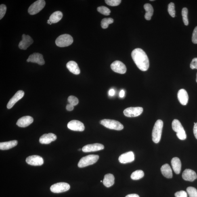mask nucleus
I'll return each mask as SVG.
<instances>
[{"instance_id": "2", "label": "nucleus", "mask_w": 197, "mask_h": 197, "mask_svg": "<svg viewBox=\"0 0 197 197\" xmlns=\"http://www.w3.org/2000/svg\"><path fill=\"white\" fill-rule=\"evenodd\" d=\"M163 127V122L162 120L158 119L157 120L153 128L152 133V140L155 143L159 142Z\"/></svg>"}, {"instance_id": "5", "label": "nucleus", "mask_w": 197, "mask_h": 197, "mask_svg": "<svg viewBox=\"0 0 197 197\" xmlns=\"http://www.w3.org/2000/svg\"><path fill=\"white\" fill-rule=\"evenodd\" d=\"M73 42V39L71 36L68 34H64L57 38L55 43L58 47H65L71 45Z\"/></svg>"}, {"instance_id": "27", "label": "nucleus", "mask_w": 197, "mask_h": 197, "mask_svg": "<svg viewBox=\"0 0 197 197\" xmlns=\"http://www.w3.org/2000/svg\"><path fill=\"white\" fill-rule=\"evenodd\" d=\"M63 16V13L60 11H55L49 17L50 22L51 24L56 23L60 21Z\"/></svg>"}, {"instance_id": "26", "label": "nucleus", "mask_w": 197, "mask_h": 197, "mask_svg": "<svg viewBox=\"0 0 197 197\" xmlns=\"http://www.w3.org/2000/svg\"><path fill=\"white\" fill-rule=\"evenodd\" d=\"M115 177L112 174H108L104 176L103 183L105 186L110 187L113 185L114 183Z\"/></svg>"}, {"instance_id": "14", "label": "nucleus", "mask_w": 197, "mask_h": 197, "mask_svg": "<svg viewBox=\"0 0 197 197\" xmlns=\"http://www.w3.org/2000/svg\"><path fill=\"white\" fill-rule=\"evenodd\" d=\"M27 61L28 62L37 63L41 66L44 64L45 63L43 55L37 53H34L30 55Z\"/></svg>"}, {"instance_id": "31", "label": "nucleus", "mask_w": 197, "mask_h": 197, "mask_svg": "<svg viewBox=\"0 0 197 197\" xmlns=\"http://www.w3.org/2000/svg\"><path fill=\"white\" fill-rule=\"evenodd\" d=\"M188 10L186 7H184L182 10L181 14L183 20L185 25H188L189 21L188 18Z\"/></svg>"}, {"instance_id": "17", "label": "nucleus", "mask_w": 197, "mask_h": 197, "mask_svg": "<svg viewBox=\"0 0 197 197\" xmlns=\"http://www.w3.org/2000/svg\"><path fill=\"white\" fill-rule=\"evenodd\" d=\"M24 95V92L22 90L17 91L14 96L9 100L7 104V108L10 109L18 101L21 99Z\"/></svg>"}, {"instance_id": "45", "label": "nucleus", "mask_w": 197, "mask_h": 197, "mask_svg": "<svg viewBox=\"0 0 197 197\" xmlns=\"http://www.w3.org/2000/svg\"><path fill=\"white\" fill-rule=\"evenodd\" d=\"M125 197H139L138 195L136 194H131L127 195Z\"/></svg>"}, {"instance_id": "33", "label": "nucleus", "mask_w": 197, "mask_h": 197, "mask_svg": "<svg viewBox=\"0 0 197 197\" xmlns=\"http://www.w3.org/2000/svg\"><path fill=\"white\" fill-rule=\"evenodd\" d=\"M187 191L189 197H197V190L194 187H188L187 189Z\"/></svg>"}, {"instance_id": "48", "label": "nucleus", "mask_w": 197, "mask_h": 197, "mask_svg": "<svg viewBox=\"0 0 197 197\" xmlns=\"http://www.w3.org/2000/svg\"><path fill=\"white\" fill-rule=\"evenodd\" d=\"M154 1V0H151V1Z\"/></svg>"}, {"instance_id": "32", "label": "nucleus", "mask_w": 197, "mask_h": 197, "mask_svg": "<svg viewBox=\"0 0 197 197\" xmlns=\"http://www.w3.org/2000/svg\"><path fill=\"white\" fill-rule=\"evenodd\" d=\"M97 10L99 12L105 16H108L110 14L111 11L109 9L105 6H102L98 7Z\"/></svg>"}, {"instance_id": "21", "label": "nucleus", "mask_w": 197, "mask_h": 197, "mask_svg": "<svg viewBox=\"0 0 197 197\" xmlns=\"http://www.w3.org/2000/svg\"><path fill=\"white\" fill-rule=\"evenodd\" d=\"M177 97L182 105L185 106L187 104L188 101V95L185 89H181L179 90L177 93Z\"/></svg>"}, {"instance_id": "9", "label": "nucleus", "mask_w": 197, "mask_h": 197, "mask_svg": "<svg viewBox=\"0 0 197 197\" xmlns=\"http://www.w3.org/2000/svg\"><path fill=\"white\" fill-rule=\"evenodd\" d=\"M70 188V185L68 184L61 182L51 185L50 190L53 193H60L66 192L69 190Z\"/></svg>"}, {"instance_id": "23", "label": "nucleus", "mask_w": 197, "mask_h": 197, "mask_svg": "<svg viewBox=\"0 0 197 197\" xmlns=\"http://www.w3.org/2000/svg\"><path fill=\"white\" fill-rule=\"evenodd\" d=\"M171 162L174 172L176 174H179L180 173L181 164L180 159L177 157H174L172 159Z\"/></svg>"}, {"instance_id": "22", "label": "nucleus", "mask_w": 197, "mask_h": 197, "mask_svg": "<svg viewBox=\"0 0 197 197\" xmlns=\"http://www.w3.org/2000/svg\"><path fill=\"white\" fill-rule=\"evenodd\" d=\"M66 67L70 72L74 74L77 75L80 74V68L78 66L77 63L74 61H70L67 63Z\"/></svg>"}, {"instance_id": "7", "label": "nucleus", "mask_w": 197, "mask_h": 197, "mask_svg": "<svg viewBox=\"0 0 197 197\" xmlns=\"http://www.w3.org/2000/svg\"><path fill=\"white\" fill-rule=\"evenodd\" d=\"M45 4V1L44 0H38L34 2L28 8V13L31 15L37 14L44 7Z\"/></svg>"}, {"instance_id": "35", "label": "nucleus", "mask_w": 197, "mask_h": 197, "mask_svg": "<svg viewBox=\"0 0 197 197\" xmlns=\"http://www.w3.org/2000/svg\"><path fill=\"white\" fill-rule=\"evenodd\" d=\"M68 102L70 104L73 105V106H76L79 103L78 99L75 97L74 96H70L68 97Z\"/></svg>"}, {"instance_id": "3", "label": "nucleus", "mask_w": 197, "mask_h": 197, "mask_svg": "<svg viewBox=\"0 0 197 197\" xmlns=\"http://www.w3.org/2000/svg\"><path fill=\"white\" fill-rule=\"evenodd\" d=\"M172 127L176 132L177 136L180 140H184L187 138V135L184 129L180 122L177 119H174L172 122Z\"/></svg>"}, {"instance_id": "44", "label": "nucleus", "mask_w": 197, "mask_h": 197, "mask_svg": "<svg viewBox=\"0 0 197 197\" xmlns=\"http://www.w3.org/2000/svg\"><path fill=\"white\" fill-rule=\"evenodd\" d=\"M125 91H124L123 90H122L120 91L119 93V97H122H122H123L124 96H125Z\"/></svg>"}, {"instance_id": "11", "label": "nucleus", "mask_w": 197, "mask_h": 197, "mask_svg": "<svg viewBox=\"0 0 197 197\" xmlns=\"http://www.w3.org/2000/svg\"><path fill=\"white\" fill-rule=\"evenodd\" d=\"M69 129L73 131H83L85 129V126L81 122L77 120H72L68 124Z\"/></svg>"}, {"instance_id": "30", "label": "nucleus", "mask_w": 197, "mask_h": 197, "mask_svg": "<svg viewBox=\"0 0 197 197\" xmlns=\"http://www.w3.org/2000/svg\"><path fill=\"white\" fill-rule=\"evenodd\" d=\"M114 20L112 18H105L101 21V26L103 28L105 29L108 28L109 25L113 23Z\"/></svg>"}, {"instance_id": "15", "label": "nucleus", "mask_w": 197, "mask_h": 197, "mask_svg": "<svg viewBox=\"0 0 197 197\" xmlns=\"http://www.w3.org/2000/svg\"><path fill=\"white\" fill-rule=\"evenodd\" d=\"M134 159V153L132 151H130L121 154L119 158V161L120 163L126 164L133 162Z\"/></svg>"}, {"instance_id": "28", "label": "nucleus", "mask_w": 197, "mask_h": 197, "mask_svg": "<svg viewBox=\"0 0 197 197\" xmlns=\"http://www.w3.org/2000/svg\"><path fill=\"white\" fill-rule=\"evenodd\" d=\"M144 8L146 11L145 18L147 20H150L153 14L154 9L150 4L146 3L144 5Z\"/></svg>"}, {"instance_id": "24", "label": "nucleus", "mask_w": 197, "mask_h": 197, "mask_svg": "<svg viewBox=\"0 0 197 197\" xmlns=\"http://www.w3.org/2000/svg\"><path fill=\"white\" fill-rule=\"evenodd\" d=\"M161 171L162 175L167 178L171 179L172 177V171L169 164H166L162 165L161 168Z\"/></svg>"}, {"instance_id": "49", "label": "nucleus", "mask_w": 197, "mask_h": 197, "mask_svg": "<svg viewBox=\"0 0 197 197\" xmlns=\"http://www.w3.org/2000/svg\"><path fill=\"white\" fill-rule=\"evenodd\" d=\"M81 150V149H79V150Z\"/></svg>"}, {"instance_id": "10", "label": "nucleus", "mask_w": 197, "mask_h": 197, "mask_svg": "<svg viewBox=\"0 0 197 197\" xmlns=\"http://www.w3.org/2000/svg\"><path fill=\"white\" fill-rule=\"evenodd\" d=\"M111 68L114 72L120 74H125L127 70L125 65L119 61H116L112 63Z\"/></svg>"}, {"instance_id": "34", "label": "nucleus", "mask_w": 197, "mask_h": 197, "mask_svg": "<svg viewBox=\"0 0 197 197\" xmlns=\"http://www.w3.org/2000/svg\"><path fill=\"white\" fill-rule=\"evenodd\" d=\"M168 11L170 16L172 17H175V6L174 3L172 2L170 3L168 6Z\"/></svg>"}, {"instance_id": "37", "label": "nucleus", "mask_w": 197, "mask_h": 197, "mask_svg": "<svg viewBox=\"0 0 197 197\" xmlns=\"http://www.w3.org/2000/svg\"><path fill=\"white\" fill-rule=\"evenodd\" d=\"M7 7L5 5L2 4L0 6V20L3 18L6 13Z\"/></svg>"}, {"instance_id": "16", "label": "nucleus", "mask_w": 197, "mask_h": 197, "mask_svg": "<svg viewBox=\"0 0 197 197\" xmlns=\"http://www.w3.org/2000/svg\"><path fill=\"white\" fill-rule=\"evenodd\" d=\"M104 149V145L100 143H96L85 145L82 148V150L84 152H96L102 150Z\"/></svg>"}, {"instance_id": "43", "label": "nucleus", "mask_w": 197, "mask_h": 197, "mask_svg": "<svg viewBox=\"0 0 197 197\" xmlns=\"http://www.w3.org/2000/svg\"><path fill=\"white\" fill-rule=\"evenodd\" d=\"M108 93L109 95L110 96H114L115 94V91L114 89H111L110 90V91H109Z\"/></svg>"}, {"instance_id": "13", "label": "nucleus", "mask_w": 197, "mask_h": 197, "mask_svg": "<svg viewBox=\"0 0 197 197\" xmlns=\"http://www.w3.org/2000/svg\"><path fill=\"white\" fill-rule=\"evenodd\" d=\"M33 43V40L29 36L23 34L22 40L19 43V48L22 50H26Z\"/></svg>"}, {"instance_id": "47", "label": "nucleus", "mask_w": 197, "mask_h": 197, "mask_svg": "<svg viewBox=\"0 0 197 197\" xmlns=\"http://www.w3.org/2000/svg\"><path fill=\"white\" fill-rule=\"evenodd\" d=\"M196 82H197V74H196Z\"/></svg>"}, {"instance_id": "25", "label": "nucleus", "mask_w": 197, "mask_h": 197, "mask_svg": "<svg viewBox=\"0 0 197 197\" xmlns=\"http://www.w3.org/2000/svg\"><path fill=\"white\" fill-rule=\"evenodd\" d=\"M18 141L13 140L0 143V150H9L17 146Z\"/></svg>"}, {"instance_id": "40", "label": "nucleus", "mask_w": 197, "mask_h": 197, "mask_svg": "<svg viewBox=\"0 0 197 197\" xmlns=\"http://www.w3.org/2000/svg\"><path fill=\"white\" fill-rule=\"evenodd\" d=\"M190 68L192 70L196 69H197V58L193 59L190 64Z\"/></svg>"}, {"instance_id": "18", "label": "nucleus", "mask_w": 197, "mask_h": 197, "mask_svg": "<svg viewBox=\"0 0 197 197\" xmlns=\"http://www.w3.org/2000/svg\"><path fill=\"white\" fill-rule=\"evenodd\" d=\"M56 135L52 133L45 134L40 137L39 142L42 144H48L56 140Z\"/></svg>"}, {"instance_id": "8", "label": "nucleus", "mask_w": 197, "mask_h": 197, "mask_svg": "<svg viewBox=\"0 0 197 197\" xmlns=\"http://www.w3.org/2000/svg\"><path fill=\"white\" fill-rule=\"evenodd\" d=\"M143 109L141 107H130L124 110V115L128 117H135L142 113Z\"/></svg>"}, {"instance_id": "4", "label": "nucleus", "mask_w": 197, "mask_h": 197, "mask_svg": "<svg viewBox=\"0 0 197 197\" xmlns=\"http://www.w3.org/2000/svg\"><path fill=\"white\" fill-rule=\"evenodd\" d=\"M99 156L97 155L91 154L82 157L78 164V167L82 168L93 165L98 160Z\"/></svg>"}, {"instance_id": "41", "label": "nucleus", "mask_w": 197, "mask_h": 197, "mask_svg": "<svg viewBox=\"0 0 197 197\" xmlns=\"http://www.w3.org/2000/svg\"><path fill=\"white\" fill-rule=\"evenodd\" d=\"M193 131H194L195 137L197 139V123L195 124L194 129H193Z\"/></svg>"}, {"instance_id": "1", "label": "nucleus", "mask_w": 197, "mask_h": 197, "mask_svg": "<svg viewBox=\"0 0 197 197\" xmlns=\"http://www.w3.org/2000/svg\"><path fill=\"white\" fill-rule=\"evenodd\" d=\"M131 57L139 70L143 71L148 70L150 62L148 56L142 49L136 48L131 53Z\"/></svg>"}, {"instance_id": "42", "label": "nucleus", "mask_w": 197, "mask_h": 197, "mask_svg": "<svg viewBox=\"0 0 197 197\" xmlns=\"http://www.w3.org/2000/svg\"><path fill=\"white\" fill-rule=\"evenodd\" d=\"M66 110L68 111H71L74 109V106L70 104H68L66 106Z\"/></svg>"}, {"instance_id": "19", "label": "nucleus", "mask_w": 197, "mask_h": 197, "mask_svg": "<svg viewBox=\"0 0 197 197\" xmlns=\"http://www.w3.org/2000/svg\"><path fill=\"white\" fill-rule=\"evenodd\" d=\"M33 122V119L31 116H25L19 119L17 122V125L19 127H25L30 125Z\"/></svg>"}, {"instance_id": "6", "label": "nucleus", "mask_w": 197, "mask_h": 197, "mask_svg": "<svg viewBox=\"0 0 197 197\" xmlns=\"http://www.w3.org/2000/svg\"><path fill=\"white\" fill-rule=\"evenodd\" d=\"M101 125L109 129L121 131L123 129V126L120 122L114 120L104 119L100 121Z\"/></svg>"}, {"instance_id": "46", "label": "nucleus", "mask_w": 197, "mask_h": 197, "mask_svg": "<svg viewBox=\"0 0 197 197\" xmlns=\"http://www.w3.org/2000/svg\"><path fill=\"white\" fill-rule=\"evenodd\" d=\"M47 23L48 24H50L51 23L50 22L49 20H47Z\"/></svg>"}, {"instance_id": "29", "label": "nucleus", "mask_w": 197, "mask_h": 197, "mask_svg": "<svg viewBox=\"0 0 197 197\" xmlns=\"http://www.w3.org/2000/svg\"><path fill=\"white\" fill-rule=\"evenodd\" d=\"M144 173L142 170H137L132 173L131 178L133 180H138L144 176Z\"/></svg>"}, {"instance_id": "36", "label": "nucleus", "mask_w": 197, "mask_h": 197, "mask_svg": "<svg viewBox=\"0 0 197 197\" xmlns=\"http://www.w3.org/2000/svg\"><path fill=\"white\" fill-rule=\"evenodd\" d=\"M105 1L107 5L111 6H117L121 2V0H106Z\"/></svg>"}, {"instance_id": "38", "label": "nucleus", "mask_w": 197, "mask_h": 197, "mask_svg": "<svg viewBox=\"0 0 197 197\" xmlns=\"http://www.w3.org/2000/svg\"><path fill=\"white\" fill-rule=\"evenodd\" d=\"M176 197H187V193L184 191H181L176 192L175 194Z\"/></svg>"}, {"instance_id": "20", "label": "nucleus", "mask_w": 197, "mask_h": 197, "mask_svg": "<svg viewBox=\"0 0 197 197\" xmlns=\"http://www.w3.org/2000/svg\"><path fill=\"white\" fill-rule=\"evenodd\" d=\"M182 177L185 180L193 181L197 178L195 172L191 169H186L182 174Z\"/></svg>"}, {"instance_id": "39", "label": "nucleus", "mask_w": 197, "mask_h": 197, "mask_svg": "<svg viewBox=\"0 0 197 197\" xmlns=\"http://www.w3.org/2000/svg\"><path fill=\"white\" fill-rule=\"evenodd\" d=\"M192 39L193 43L197 44V26L195 28L193 31Z\"/></svg>"}, {"instance_id": "12", "label": "nucleus", "mask_w": 197, "mask_h": 197, "mask_svg": "<svg viewBox=\"0 0 197 197\" xmlns=\"http://www.w3.org/2000/svg\"><path fill=\"white\" fill-rule=\"evenodd\" d=\"M26 161L27 163L32 166H41L44 164L43 158L37 155L28 157L26 158Z\"/></svg>"}]
</instances>
